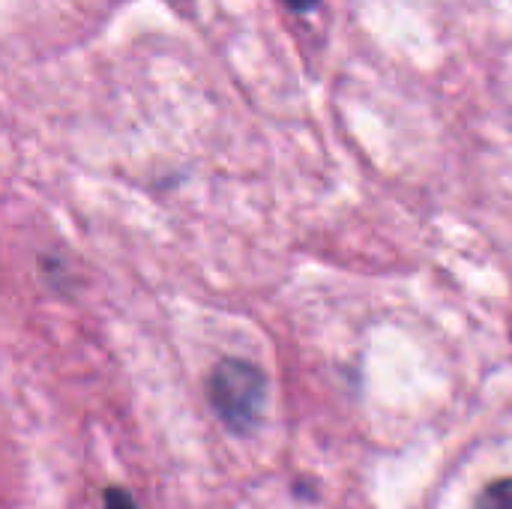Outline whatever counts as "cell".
I'll return each instance as SVG.
<instances>
[{
	"label": "cell",
	"instance_id": "cell-1",
	"mask_svg": "<svg viewBox=\"0 0 512 509\" xmlns=\"http://www.w3.org/2000/svg\"><path fill=\"white\" fill-rule=\"evenodd\" d=\"M210 405L234 435L255 432L267 405L264 372L246 360H222L210 375Z\"/></svg>",
	"mask_w": 512,
	"mask_h": 509
},
{
	"label": "cell",
	"instance_id": "cell-2",
	"mask_svg": "<svg viewBox=\"0 0 512 509\" xmlns=\"http://www.w3.org/2000/svg\"><path fill=\"white\" fill-rule=\"evenodd\" d=\"M477 509H512V477L486 486L477 498Z\"/></svg>",
	"mask_w": 512,
	"mask_h": 509
},
{
	"label": "cell",
	"instance_id": "cell-3",
	"mask_svg": "<svg viewBox=\"0 0 512 509\" xmlns=\"http://www.w3.org/2000/svg\"><path fill=\"white\" fill-rule=\"evenodd\" d=\"M105 509H138L126 489H108L105 492Z\"/></svg>",
	"mask_w": 512,
	"mask_h": 509
},
{
	"label": "cell",
	"instance_id": "cell-4",
	"mask_svg": "<svg viewBox=\"0 0 512 509\" xmlns=\"http://www.w3.org/2000/svg\"><path fill=\"white\" fill-rule=\"evenodd\" d=\"M282 3L291 6L294 12H312V9H318L321 0H282Z\"/></svg>",
	"mask_w": 512,
	"mask_h": 509
}]
</instances>
